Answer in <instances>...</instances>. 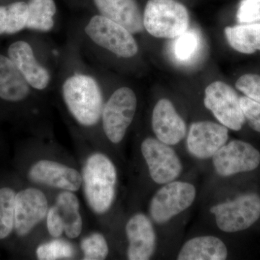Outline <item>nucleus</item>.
Instances as JSON below:
<instances>
[{
  "instance_id": "dca6fc26",
  "label": "nucleus",
  "mask_w": 260,
  "mask_h": 260,
  "mask_svg": "<svg viewBox=\"0 0 260 260\" xmlns=\"http://www.w3.org/2000/svg\"><path fill=\"white\" fill-rule=\"evenodd\" d=\"M8 56L20 70L27 83L37 90L47 88L51 75L47 68L37 61L28 43L18 41L10 46Z\"/></svg>"
},
{
  "instance_id": "f8f14e48",
  "label": "nucleus",
  "mask_w": 260,
  "mask_h": 260,
  "mask_svg": "<svg viewBox=\"0 0 260 260\" xmlns=\"http://www.w3.org/2000/svg\"><path fill=\"white\" fill-rule=\"evenodd\" d=\"M229 130L221 124L210 121L191 124L186 138L189 153L200 159L212 158L227 143Z\"/></svg>"
},
{
  "instance_id": "aec40b11",
  "label": "nucleus",
  "mask_w": 260,
  "mask_h": 260,
  "mask_svg": "<svg viewBox=\"0 0 260 260\" xmlns=\"http://www.w3.org/2000/svg\"><path fill=\"white\" fill-rule=\"evenodd\" d=\"M55 206L64 224V234L70 239L79 237L83 228L80 203L73 191H64L56 198Z\"/></svg>"
},
{
  "instance_id": "a878e982",
  "label": "nucleus",
  "mask_w": 260,
  "mask_h": 260,
  "mask_svg": "<svg viewBox=\"0 0 260 260\" xmlns=\"http://www.w3.org/2000/svg\"><path fill=\"white\" fill-rule=\"evenodd\" d=\"M83 252V259H105L109 254V246L102 234L93 233L85 237L80 243Z\"/></svg>"
},
{
  "instance_id": "393cba45",
  "label": "nucleus",
  "mask_w": 260,
  "mask_h": 260,
  "mask_svg": "<svg viewBox=\"0 0 260 260\" xmlns=\"http://www.w3.org/2000/svg\"><path fill=\"white\" fill-rule=\"evenodd\" d=\"M8 18H7L6 34H14L26 28L28 20V1L13 2L7 5Z\"/></svg>"
},
{
  "instance_id": "b1692460",
  "label": "nucleus",
  "mask_w": 260,
  "mask_h": 260,
  "mask_svg": "<svg viewBox=\"0 0 260 260\" xmlns=\"http://www.w3.org/2000/svg\"><path fill=\"white\" fill-rule=\"evenodd\" d=\"M74 249L69 242L61 239H54L41 244L37 249L38 259L56 260L70 259L74 256Z\"/></svg>"
},
{
  "instance_id": "412c9836",
  "label": "nucleus",
  "mask_w": 260,
  "mask_h": 260,
  "mask_svg": "<svg viewBox=\"0 0 260 260\" xmlns=\"http://www.w3.org/2000/svg\"><path fill=\"white\" fill-rule=\"evenodd\" d=\"M229 45L242 54L260 51V23L241 24L224 30Z\"/></svg>"
},
{
  "instance_id": "7ed1b4c3",
  "label": "nucleus",
  "mask_w": 260,
  "mask_h": 260,
  "mask_svg": "<svg viewBox=\"0 0 260 260\" xmlns=\"http://www.w3.org/2000/svg\"><path fill=\"white\" fill-rule=\"evenodd\" d=\"M143 17L145 30L159 39L179 37L189 28L187 9L175 0H148Z\"/></svg>"
},
{
  "instance_id": "c85d7f7f",
  "label": "nucleus",
  "mask_w": 260,
  "mask_h": 260,
  "mask_svg": "<svg viewBox=\"0 0 260 260\" xmlns=\"http://www.w3.org/2000/svg\"><path fill=\"white\" fill-rule=\"evenodd\" d=\"M236 88L245 96L260 103V75L246 74L237 80Z\"/></svg>"
},
{
  "instance_id": "6e6552de",
  "label": "nucleus",
  "mask_w": 260,
  "mask_h": 260,
  "mask_svg": "<svg viewBox=\"0 0 260 260\" xmlns=\"http://www.w3.org/2000/svg\"><path fill=\"white\" fill-rule=\"evenodd\" d=\"M239 100L237 92L223 82H213L205 88V107L220 124L234 131L242 129L246 121Z\"/></svg>"
},
{
  "instance_id": "9b49d317",
  "label": "nucleus",
  "mask_w": 260,
  "mask_h": 260,
  "mask_svg": "<svg viewBox=\"0 0 260 260\" xmlns=\"http://www.w3.org/2000/svg\"><path fill=\"white\" fill-rule=\"evenodd\" d=\"M49 203L43 191L28 188L17 193L15 202V229L19 237H25L47 215Z\"/></svg>"
},
{
  "instance_id": "ddd939ff",
  "label": "nucleus",
  "mask_w": 260,
  "mask_h": 260,
  "mask_svg": "<svg viewBox=\"0 0 260 260\" xmlns=\"http://www.w3.org/2000/svg\"><path fill=\"white\" fill-rule=\"evenodd\" d=\"M28 176L36 184L64 191H77L82 185V176L76 169L53 160H39L29 169Z\"/></svg>"
},
{
  "instance_id": "0eeeda50",
  "label": "nucleus",
  "mask_w": 260,
  "mask_h": 260,
  "mask_svg": "<svg viewBox=\"0 0 260 260\" xmlns=\"http://www.w3.org/2000/svg\"><path fill=\"white\" fill-rule=\"evenodd\" d=\"M196 189L190 183L173 181L164 184L150 201L149 211L156 223L162 224L182 213L194 203Z\"/></svg>"
},
{
  "instance_id": "20e7f679",
  "label": "nucleus",
  "mask_w": 260,
  "mask_h": 260,
  "mask_svg": "<svg viewBox=\"0 0 260 260\" xmlns=\"http://www.w3.org/2000/svg\"><path fill=\"white\" fill-rule=\"evenodd\" d=\"M85 30L95 44L119 57H133L139 50L131 32L102 15L98 14L92 17Z\"/></svg>"
},
{
  "instance_id": "f257e3e1",
  "label": "nucleus",
  "mask_w": 260,
  "mask_h": 260,
  "mask_svg": "<svg viewBox=\"0 0 260 260\" xmlns=\"http://www.w3.org/2000/svg\"><path fill=\"white\" fill-rule=\"evenodd\" d=\"M117 174L107 155L95 153L85 162L82 174L85 200L94 213L102 215L110 209L115 198Z\"/></svg>"
},
{
  "instance_id": "9d476101",
  "label": "nucleus",
  "mask_w": 260,
  "mask_h": 260,
  "mask_svg": "<svg viewBox=\"0 0 260 260\" xmlns=\"http://www.w3.org/2000/svg\"><path fill=\"white\" fill-rule=\"evenodd\" d=\"M212 158L215 172L221 177L251 172L260 164L259 152L242 140H233L225 143Z\"/></svg>"
},
{
  "instance_id": "7c9ffc66",
  "label": "nucleus",
  "mask_w": 260,
  "mask_h": 260,
  "mask_svg": "<svg viewBox=\"0 0 260 260\" xmlns=\"http://www.w3.org/2000/svg\"><path fill=\"white\" fill-rule=\"evenodd\" d=\"M48 232L51 237L57 239L64 232V224L55 205L48 210L47 215Z\"/></svg>"
},
{
  "instance_id": "c756f323",
  "label": "nucleus",
  "mask_w": 260,
  "mask_h": 260,
  "mask_svg": "<svg viewBox=\"0 0 260 260\" xmlns=\"http://www.w3.org/2000/svg\"><path fill=\"white\" fill-rule=\"evenodd\" d=\"M243 114L249 126L260 133V103L246 96L240 98Z\"/></svg>"
},
{
  "instance_id": "2eb2a0df",
  "label": "nucleus",
  "mask_w": 260,
  "mask_h": 260,
  "mask_svg": "<svg viewBox=\"0 0 260 260\" xmlns=\"http://www.w3.org/2000/svg\"><path fill=\"white\" fill-rule=\"evenodd\" d=\"M152 127L157 139L169 145H175L184 139L186 126L175 107L168 99L155 104L152 115Z\"/></svg>"
},
{
  "instance_id": "f03ea898",
  "label": "nucleus",
  "mask_w": 260,
  "mask_h": 260,
  "mask_svg": "<svg viewBox=\"0 0 260 260\" xmlns=\"http://www.w3.org/2000/svg\"><path fill=\"white\" fill-rule=\"evenodd\" d=\"M62 95L68 110L84 126L95 125L102 118L104 102L96 80L89 75L77 74L65 80Z\"/></svg>"
},
{
  "instance_id": "4468645a",
  "label": "nucleus",
  "mask_w": 260,
  "mask_h": 260,
  "mask_svg": "<svg viewBox=\"0 0 260 260\" xmlns=\"http://www.w3.org/2000/svg\"><path fill=\"white\" fill-rule=\"evenodd\" d=\"M125 230L128 259H150L156 249V234L150 218L143 213L135 214L126 223Z\"/></svg>"
},
{
  "instance_id": "f3484780",
  "label": "nucleus",
  "mask_w": 260,
  "mask_h": 260,
  "mask_svg": "<svg viewBox=\"0 0 260 260\" xmlns=\"http://www.w3.org/2000/svg\"><path fill=\"white\" fill-rule=\"evenodd\" d=\"M99 15L122 25L133 34L144 29L143 17L137 0H91Z\"/></svg>"
},
{
  "instance_id": "1a4fd4ad",
  "label": "nucleus",
  "mask_w": 260,
  "mask_h": 260,
  "mask_svg": "<svg viewBox=\"0 0 260 260\" xmlns=\"http://www.w3.org/2000/svg\"><path fill=\"white\" fill-rule=\"evenodd\" d=\"M141 152L150 177L156 184L172 182L182 172V164L175 150L157 138H148L143 140Z\"/></svg>"
},
{
  "instance_id": "39448f33",
  "label": "nucleus",
  "mask_w": 260,
  "mask_h": 260,
  "mask_svg": "<svg viewBox=\"0 0 260 260\" xmlns=\"http://www.w3.org/2000/svg\"><path fill=\"white\" fill-rule=\"evenodd\" d=\"M138 99L135 92L127 87L117 89L103 108V129L113 143H120L133 122Z\"/></svg>"
},
{
  "instance_id": "423d86ee",
  "label": "nucleus",
  "mask_w": 260,
  "mask_h": 260,
  "mask_svg": "<svg viewBox=\"0 0 260 260\" xmlns=\"http://www.w3.org/2000/svg\"><path fill=\"white\" fill-rule=\"evenodd\" d=\"M215 222L222 232L235 233L246 230L260 217V198L251 193L233 201L220 203L210 208Z\"/></svg>"
},
{
  "instance_id": "2f4dec72",
  "label": "nucleus",
  "mask_w": 260,
  "mask_h": 260,
  "mask_svg": "<svg viewBox=\"0 0 260 260\" xmlns=\"http://www.w3.org/2000/svg\"><path fill=\"white\" fill-rule=\"evenodd\" d=\"M8 10L7 5H0V35L6 34Z\"/></svg>"
},
{
  "instance_id": "6ab92c4d",
  "label": "nucleus",
  "mask_w": 260,
  "mask_h": 260,
  "mask_svg": "<svg viewBox=\"0 0 260 260\" xmlns=\"http://www.w3.org/2000/svg\"><path fill=\"white\" fill-rule=\"evenodd\" d=\"M226 246L221 239L213 236H203L189 239L181 247L179 260H224L226 259Z\"/></svg>"
},
{
  "instance_id": "4be33fe9",
  "label": "nucleus",
  "mask_w": 260,
  "mask_h": 260,
  "mask_svg": "<svg viewBox=\"0 0 260 260\" xmlns=\"http://www.w3.org/2000/svg\"><path fill=\"white\" fill-rule=\"evenodd\" d=\"M26 28L37 31H50L54 25L57 8L54 0H28Z\"/></svg>"
},
{
  "instance_id": "a211bd4d",
  "label": "nucleus",
  "mask_w": 260,
  "mask_h": 260,
  "mask_svg": "<svg viewBox=\"0 0 260 260\" xmlns=\"http://www.w3.org/2000/svg\"><path fill=\"white\" fill-rule=\"evenodd\" d=\"M30 87L9 56L0 54V99L21 102L28 96Z\"/></svg>"
},
{
  "instance_id": "cd10ccee",
  "label": "nucleus",
  "mask_w": 260,
  "mask_h": 260,
  "mask_svg": "<svg viewBox=\"0 0 260 260\" xmlns=\"http://www.w3.org/2000/svg\"><path fill=\"white\" fill-rule=\"evenodd\" d=\"M237 18L240 24L260 23V0H242Z\"/></svg>"
},
{
  "instance_id": "bb28decb",
  "label": "nucleus",
  "mask_w": 260,
  "mask_h": 260,
  "mask_svg": "<svg viewBox=\"0 0 260 260\" xmlns=\"http://www.w3.org/2000/svg\"><path fill=\"white\" fill-rule=\"evenodd\" d=\"M199 44V37L196 32L186 30L177 37L174 44V54L179 60L189 61L196 54Z\"/></svg>"
},
{
  "instance_id": "5701e85b",
  "label": "nucleus",
  "mask_w": 260,
  "mask_h": 260,
  "mask_svg": "<svg viewBox=\"0 0 260 260\" xmlns=\"http://www.w3.org/2000/svg\"><path fill=\"white\" fill-rule=\"evenodd\" d=\"M15 196L16 193L9 187L0 189V240L14 230Z\"/></svg>"
}]
</instances>
